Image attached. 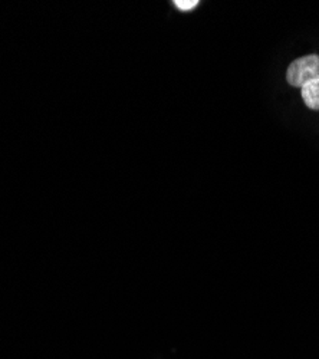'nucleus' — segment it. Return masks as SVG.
<instances>
[{
	"label": "nucleus",
	"instance_id": "obj_2",
	"mask_svg": "<svg viewBox=\"0 0 319 359\" xmlns=\"http://www.w3.org/2000/svg\"><path fill=\"white\" fill-rule=\"evenodd\" d=\"M301 91L305 105L311 109L319 111V79L308 82L301 88Z\"/></svg>",
	"mask_w": 319,
	"mask_h": 359
},
{
	"label": "nucleus",
	"instance_id": "obj_1",
	"mask_svg": "<svg viewBox=\"0 0 319 359\" xmlns=\"http://www.w3.org/2000/svg\"><path fill=\"white\" fill-rule=\"evenodd\" d=\"M286 79L295 88H302L308 82L319 79V55H308L289 65Z\"/></svg>",
	"mask_w": 319,
	"mask_h": 359
},
{
	"label": "nucleus",
	"instance_id": "obj_3",
	"mask_svg": "<svg viewBox=\"0 0 319 359\" xmlns=\"http://www.w3.org/2000/svg\"><path fill=\"white\" fill-rule=\"evenodd\" d=\"M174 5H176V8H179L180 11L189 12V11H193L198 5V2L197 0H176Z\"/></svg>",
	"mask_w": 319,
	"mask_h": 359
}]
</instances>
